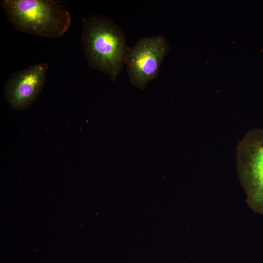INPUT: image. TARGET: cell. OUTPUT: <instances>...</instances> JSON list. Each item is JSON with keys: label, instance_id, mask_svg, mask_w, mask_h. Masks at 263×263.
<instances>
[{"label": "cell", "instance_id": "obj_1", "mask_svg": "<svg viewBox=\"0 0 263 263\" xmlns=\"http://www.w3.org/2000/svg\"><path fill=\"white\" fill-rule=\"evenodd\" d=\"M81 43L89 66L115 81L129 47L125 34L111 18L96 14L82 19Z\"/></svg>", "mask_w": 263, "mask_h": 263}, {"label": "cell", "instance_id": "obj_2", "mask_svg": "<svg viewBox=\"0 0 263 263\" xmlns=\"http://www.w3.org/2000/svg\"><path fill=\"white\" fill-rule=\"evenodd\" d=\"M9 22L21 32L48 38H59L69 29L71 18L54 0H2Z\"/></svg>", "mask_w": 263, "mask_h": 263}, {"label": "cell", "instance_id": "obj_3", "mask_svg": "<svg viewBox=\"0 0 263 263\" xmlns=\"http://www.w3.org/2000/svg\"><path fill=\"white\" fill-rule=\"evenodd\" d=\"M236 155L238 177L247 203L263 214V129L248 132L238 145Z\"/></svg>", "mask_w": 263, "mask_h": 263}, {"label": "cell", "instance_id": "obj_4", "mask_svg": "<svg viewBox=\"0 0 263 263\" xmlns=\"http://www.w3.org/2000/svg\"><path fill=\"white\" fill-rule=\"evenodd\" d=\"M169 50L168 41L162 35L142 37L135 45L129 47L125 64L131 83L144 89L157 77L161 64Z\"/></svg>", "mask_w": 263, "mask_h": 263}, {"label": "cell", "instance_id": "obj_5", "mask_svg": "<svg viewBox=\"0 0 263 263\" xmlns=\"http://www.w3.org/2000/svg\"><path fill=\"white\" fill-rule=\"evenodd\" d=\"M48 65L40 62L12 73L4 86V96L17 111L28 109L45 85Z\"/></svg>", "mask_w": 263, "mask_h": 263}]
</instances>
